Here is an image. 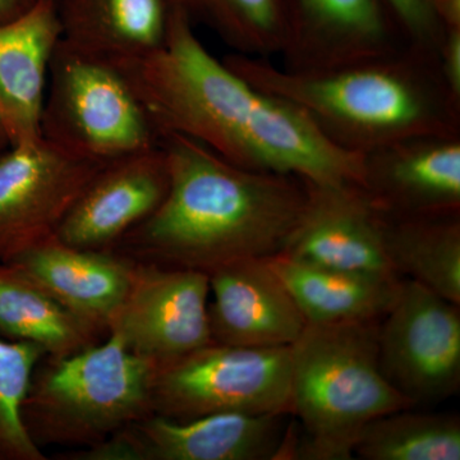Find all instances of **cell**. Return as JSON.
<instances>
[{
  "label": "cell",
  "mask_w": 460,
  "mask_h": 460,
  "mask_svg": "<svg viewBox=\"0 0 460 460\" xmlns=\"http://www.w3.org/2000/svg\"><path fill=\"white\" fill-rule=\"evenodd\" d=\"M115 66L159 137L183 136L251 171L314 184H361V155L335 146L295 105L235 74L208 51L178 9L171 8L159 49Z\"/></svg>",
  "instance_id": "6da1fadb"
},
{
  "label": "cell",
  "mask_w": 460,
  "mask_h": 460,
  "mask_svg": "<svg viewBox=\"0 0 460 460\" xmlns=\"http://www.w3.org/2000/svg\"><path fill=\"white\" fill-rule=\"evenodd\" d=\"M169 169L164 201L111 252L136 262L195 269L279 255L307 202V181L232 164L199 142L160 136Z\"/></svg>",
  "instance_id": "7a4b0ae2"
},
{
  "label": "cell",
  "mask_w": 460,
  "mask_h": 460,
  "mask_svg": "<svg viewBox=\"0 0 460 460\" xmlns=\"http://www.w3.org/2000/svg\"><path fill=\"white\" fill-rule=\"evenodd\" d=\"M222 59L252 86L295 105L347 153L362 156L420 136H460V100L445 84L438 54L414 45L314 72L239 53Z\"/></svg>",
  "instance_id": "3957f363"
},
{
  "label": "cell",
  "mask_w": 460,
  "mask_h": 460,
  "mask_svg": "<svg viewBox=\"0 0 460 460\" xmlns=\"http://www.w3.org/2000/svg\"><path fill=\"white\" fill-rule=\"evenodd\" d=\"M378 323H307L290 345V404L305 435L283 456L350 459L368 422L413 408L380 370Z\"/></svg>",
  "instance_id": "277c9868"
},
{
  "label": "cell",
  "mask_w": 460,
  "mask_h": 460,
  "mask_svg": "<svg viewBox=\"0 0 460 460\" xmlns=\"http://www.w3.org/2000/svg\"><path fill=\"white\" fill-rule=\"evenodd\" d=\"M155 368L115 335L71 356H45L22 405L27 432L39 447L89 449L153 413Z\"/></svg>",
  "instance_id": "5b68a950"
},
{
  "label": "cell",
  "mask_w": 460,
  "mask_h": 460,
  "mask_svg": "<svg viewBox=\"0 0 460 460\" xmlns=\"http://www.w3.org/2000/svg\"><path fill=\"white\" fill-rule=\"evenodd\" d=\"M41 137L100 163L160 144L159 133L122 71L62 39L51 59Z\"/></svg>",
  "instance_id": "8992f818"
},
{
  "label": "cell",
  "mask_w": 460,
  "mask_h": 460,
  "mask_svg": "<svg viewBox=\"0 0 460 460\" xmlns=\"http://www.w3.org/2000/svg\"><path fill=\"white\" fill-rule=\"evenodd\" d=\"M151 410L174 420L219 413L292 414L290 347L206 345L154 372Z\"/></svg>",
  "instance_id": "52a82bcc"
},
{
  "label": "cell",
  "mask_w": 460,
  "mask_h": 460,
  "mask_svg": "<svg viewBox=\"0 0 460 460\" xmlns=\"http://www.w3.org/2000/svg\"><path fill=\"white\" fill-rule=\"evenodd\" d=\"M378 365L411 405L445 401L460 386L459 305L402 278L378 323Z\"/></svg>",
  "instance_id": "ba28073f"
},
{
  "label": "cell",
  "mask_w": 460,
  "mask_h": 460,
  "mask_svg": "<svg viewBox=\"0 0 460 460\" xmlns=\"http://www.w3.org/2000/svg\"><path fill=\"white\" fill-rule=\"evenodd\" d=\"M208 299L205 271L136 262L128 295L107 335L159 370L214 343Z\"/></svg>",
  "instance_id": "9c48e42d"
},
{
  "label": "cell",
  "mask_w": 460,
  "mask_h": 460,
  "mask_svg": "<svg viewBox=\"0 0 460 460\" xmlns=\"http://www.w3.org/2000/svg\"><path fill=\"white\" fill-rule=\"evenodd\" d=\"M104 164L66 153L42 137L0 151V262H11L56 237Z\"/></svg>",
  "instance_id": "30bf717a"
},
{
  "label": "cell",
  "mask_w": 460,
  "mask_h": 460,
  "mask_svg": "<svg viewBox=\"0 0 460 460\" xmlns=\"http://www.w3.org/2000/svg\"><path fill=\"white\" fill-rule=\"evenodd\" d=\"M288 414L219 413L190 420L147 414L72 460L279 459Z\"/></svg>",
  "instance_id": "8fae6325"
},
{
  "label": "cell",
  "mask_w": 460,
  "mask_h": 460,
  "mask_svg": "<svg viewBox=\"0 0 460 460\" xmlns=\"http://www.w3.org/2000/svg\"><path fill=\"white\" fill-rule=\"evenodd\" d=\"M385 223V213L359 184L307 181L304 214L280 255L341 270L401 278L387 260Z\"/></svg>",
  "instance_id": "7c38bea8"
},
{
  "label": "cell",
  "mask_w": 460,
  "mask_h": 460,
  "mask_svg": "<svg viewBox=\"0 0 460 460\" xmlns=\"http://www.w3.org/2000/svg\"><path fill=\"white\" fill-rule=\"evenodd\" d=\"M284 68L314 72L392 53L407 44L384 0H286Z\"/></svg>",
  "instance_id": "4fadbf2b"
},
{
  "label": "cell",
  "mask_w": 460,
  "mask_h": 460,
  "mask_svg": "<svg viewBox=\"0 0 460 460\" xmlns=\"http://www.w3.org/2000/svg\"><path fill=\"white\" fill-rule=\"evenodd\" d=\"M169 169L160 146L111 160L96 172L56 235L84 250L108 251L164 201Z\"/></svg>",
  "instance_id": "5bb4252c"
},
{
  "label": "cell",
  "mask_w": 460,
  "mask_h": 460,
  "mask_svg": "<svg viewBox=\"0 0 460 460\" xmlns=\"http://www.w3.org/2000/svg\"><path fill=\"white\" fill-rule=\"evenodd\" d=\"M359 186L389 217L460 214V136H420L365 154Z\"/></svg>",
  "instance_id": "9a60e30c"
},
{
  "label": "cell",
  "mask_w": 460,
  "mask_h": 460,
  "mask_svg": "<svg viewBox=\"0 0 460 460\" xmlns=\"http://www.w3.org/2000/svg\"><path fill=\"white\" fill-rule=\"evenodd\" d=\"M208 275L214 343L290 347L307 325L270 257L235 260Z\"/></svg>",
  "instance_id": "2e32d148"
},
{
  "label": "cell",
  "mask_w": 460,
  "mask_h": 460,
  "mask_svg": "<svg viewBox=\"0 0 460 460\" xmlns=\"http://www.w3.org/2000/svg\"><path fill=\"white\" fill-rule=\"evenodd\" d=\"M62 39L57 0L0 23V128L9 146L41 140L51 59Z\"/></svg>",
  "instance_id": "e0dca14e"
},
{
  "label": "cell",
  "mask_w": 460,
  "mask_h": 460,
  "mask_svg": "<svg viewBox=\"0 0 460 460\" xmlns=\"http://www.w3.org/2000/svg\"><path fill=\"white\" fill-rule=\"evenodd\" d=\"M7 263L105 337L136 268V261L118 253L69 246L56 237Z\"/></svg>",
  "instance_id": "ac0fdd59"
},
{
  "label": "cell",
  "mask_w": 460,
  "mask_h": 460,
  "mask_svg": "<svg viewBox=\"0 0 460 460\" xmlns=\"http://www.w3.org/2000/svg\"><path fill=\"white\" fill-rule=\"evenodd\" d=\"M62 40L113 65L146 57L164 44L168 0H57Z\"/></svg>",
  "instance_id": "d6986e66"
},
{
  "label": "cell",
  "mask_w": 460,
  "mask_h": 460,
  "mask_svg": "<svg viewBox=\"0 0 460 460\" xmlns=\"http://www.w3.org/2000/svg\"><path fill=\"white\" fill-rule=\"evenodd\" d=\"M270 261L305 323L319 325L380 321L402 279L314 265L280 253Z\"/></svg>",
  "instance_id": "ffe728a7"
},
{
  "label": "cell",
  "mask_w": 460,
  "mask_h": 460,
  "mask_svg": "<svg viewBox=\"0 0 460 460\" xmlns=\"http://www.w3.org/2000/svg\"><path fill=\"white\" fill-rule=\"evenodd\" d=\"M0 337L39 344L56 358L107 338L7 262H0Z\"/></svg>",
  "instance_id": "44dd1931"
},
{
  "label": "cell",
  "mask_w": 460,
  "mask_h": 460,
  "mask_svg": "<svg viewBox=\"0 0 460 460\" xmlns=\"http://www.w3.org/2000/svg\"><path fill=\"white\" fill-rule=\"evenodd\" d=\"M385 251L398 277L416 281L460 305V214L425 217L386 215Z\"/></svg>",
  "instance_id": "7402d4cb"
},
{
  "label": "cell",
  "mask_w": 460,
  "mask_h": 460,
  "mask_svg": "<svg viewBox=\"0 0 460 460\" xmlns=\"http://www.w3.org/2000/svg\"><path fill=\"white\" fill-rule=\"evenodd\" d=\"M192 25L219 36L232 53L280 56L287 35L286 0H168Z\"/></svg>",
  "instance_id": "603a6c76"
},
{
  "label": "cell",
  "mask_w": 460,
  "mask_h": 460,
  "mask_svg": "<svg viewBox=\"0 0 460 460\" xmlns=\"http://www.w3.org/2000/svg\"><path fill=\"white\" fill-rule=\"evenodd\" d=\"M411 410L368 422L359 432L354 454L366 460H459L458 417Z\"/></svg>",
  "instance_id": "cb8c5ba5"
},
{
  "label": "cell",
  "mask_w": 460,
  "mask_h": 460,
  "mask_svg": "<svg viewBox=\"0 0 460 460\" xmlns=\"http://www.w3.org/2000/svg\"><path fill=\"white\" fill-rule=\"evenodd\" d=\"M45 356L39 344L0 337V460L47 459L22 420L33 372Z\"/></svg>",
  "instance_id": "d4e9b609"
},
{
  "label": "cell",
  "mask_w": 460,
  "mask_h": 460,
  "mask_svg": "<svg viewBox=\"0 0 460 460\" xmlns=\"http://www.w3.org/2000/svg\"><path fill=\"white\" fill-rule=\"evenodd\" d=\"M407 44L438 54L444 29L434 0H384Z\"/></svg>",
  "instance_id": "484cf974"
},
{
  "label": "cell",
  "mask_w": 460,
  "mask_h": 460,
  "mask_svg": "<svg viewBox=\"0 0 460 460\" xmlns=\"http://www.w3.org/2000/svg\"><path fill=\"white\" fill-rule=\"evenodd\" d=\"M438 60L447 89L460 100V27L444 30Z\"/></svg>",
  "instance_id": "4316f807"
},
{
  "label": "cell",
  "mask_w": 460,
  "mask_h": 460,
  "mask_svg": "<svg viewBox=\"0 0 460 460\" xmlns=\"http://www.w3.org/2000/svg\"><path fill=\"white\" fill-rule=\"evenodd\" d=\"M35 0H0V23L23 13Z\"/></svg>",
  "instance_id": "83f0119b"
},
{
  "label": "cell",
  "mask_w": 460,
  "mask_h": 460,
  "mask_svg": "<svg viewBox=\"0 0 460 460\" xmlns=\"http://www.w3.org/2000/svg\"><path fill=\"white\" fill-rule=\"evenodd\" d=\"M8 146L7 137H5L4 133H3L2 128H0V151L4 150V148Z\"/></svg>",
  "instance_id": "f1b7e54d"
}]
</instances>
